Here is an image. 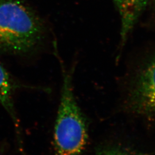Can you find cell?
Here are the masks:
<instances>
[{
	"instance_id": "1",
	"label": "cell",
	"mask_w": 155,
	"mask_h": 155,
	"mask_svg": "<svg viewBox=\"0 0 155 155\" xmlns=\"http://www.w3.org/2000/svg\"><path fill=\"white\" fill-rule=\"evenodd\" d=\"M40 18L19 0H0V50L22 54L34 50L44 37Z\"/></svg>"
},
{
	"instance_id": "2",
	"label": "cell",
	"mask_w": 155,
	"mask_h": 155,
	"mask_svg": "<svg viewBox=\"0 0 155 155\" xmlns=\"http://www.w3.org/2000/svg\"><path fill=\"white\" fill-rule=\"evenodd\" d=\"M88 140L85 119L73 92L71 75H64L54 133L56 155H81Z\"/></svg>"
},
{
	"instance_id": "3",
	"label": "cell",
	"mask_w": 155,
	"mask_h": 155,
	"mask_svg": "<svg viewBox=\"0 0 155 155\" xmlns=\"http://www.w3.org/2000/svg\"><path fill=\"white\" fill-rule=\"evenodd\" d=\"M129 100L133 110L144 115L155 116V56L136 78Z\"/></svg>"
},
{
	"instance_id": "4",
	"label": "cell",
	"mask_w": 155,
	"mask_h": 155,
	"mask_svg": "<svg viewBox=\"0 0 155 155\" xmlns=\"http://www.w3.org/2000/svg\"><path fill=\"white\" fill-rule=\"evenodd\" d=\"M121 19L120 48L148 3V0H114Z\"/></svg>"
},
{
	"instance_id": "5",
	"label": "cell",
	"mask_w": 155,
	"mask_h": 155,
	"mask_svg": "<svg viewBox=\"0 0 155 155\" xmlns=\"http://www.w3.org/2000/svg\"><path fill=\"white\" fill-rule=\"evenodd\" d=\"M13 83L8 72L0 62V105L11 115L14 122H18L12 101Z\"/></svg>"
},
{
	"instance_id": "6",
	"label": "cell",
	"mask_w": 155,
	"mask_h": 155,
	"mask_svg": "<svg viewBox=\"0 0 155 155\" xmlns=\"http://www.w3.org/2000/svg\"><path fill=\"white\" fill-rule=\"evenodd\" d=\"M98 155H131L127 151L118 148H110L101 152Z\"/></svg>"
}]
</instances>
